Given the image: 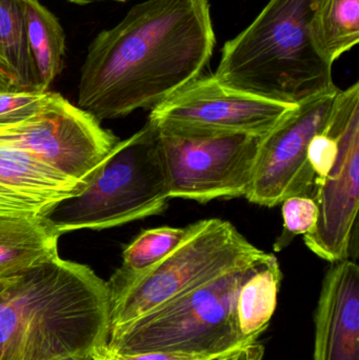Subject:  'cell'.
Returning a JSON list of instances; mask_svg holds the SVG:
<instances>
[{"label": "cell", "mask_w": 359, "mask_h": 360, "mask_svg": "<svg viewBox=\"0 0 359 360\" xmlns=\"http://www.w3.org/2000/svg\"><path fill=\"white\" fill-rule=\"evenodd\" d=\"M216 36L209 0H145L91 42L77 107L99 122L153 109L202 75Z\"/></svg>", "instance_id": "cell-1"}, {"label": "cell", "mask_w": 359, "mask_h": 360, "mask_svg": "<svg viewBox=\"0 0 359 360\" xmlns=\"http://www.w3.org/2000/svg\"><path fill=\"white\" fill-rule=\"evenodd\" d=\"M107 281L60 256L14 277L0 293V360H60L107 345Z\"/></svg>", "instance_id": "cell-2"}, {"label": "cell", "mask_w": 359, "mask_h": 360, "mask_svg": "<svg viewBox=\"0 0 359 360\" xmlns=\"http://www.w3.org/2000/svg\"><path fill=\"white\" fill-rule=\"evenodd\" d=\"M318 0H270L255 20L226 42L213 74L221 84L296 105L337 90L333 63L314 46L310 20Z\"/></svg>", "instance_id": "cell-3"}, {"label": "cell", "mask_w": 359, "mask_h": 360, "mask_svg": "<svg viewBox=\"0 0 359 360\" xmlns=\"http://www.w3.org/2000/svg\"><path fill=\"white\" fill-rule=\"evenodd\" d=\"M169 200L158 129L148 120L138 132L116 143L81 192L57 201L41 216L61 236L158 215Z\"/></svg>", "instance_id": "cell-4"}, {"label": "cell", "mask_w": 359, "mask_h": 360, "mask_svg": "<svg viewBox=\"0 0 359 360\" xmlns=\"http://www.w3.org/2000/svg\"><path fill=\"white\" fill-rule=\"evenodd\" d=\"M265 262L223 273L185 292L110 332L107 346L122 354L253 353L259 338H244L240 333L236 302L244 281Z\"/></svg>", "instance_id": "cell-5"}, {"label": "cell", "mask_w": 359, "mask_h": 360, "mask_svg": "<svg viewBox=\"0 0 359 360\" xmlns=\"http://www.w3.org/2000/svg\"><path fill=\"white\" fill-rule=\"evenodd\" d=\"M271 256L227 220L210 218L192 224L187 239L162 262L136 274L117 269L107 281L110 332L223 273L261 264Z\"/></svg>", "instance_id": "cell-6"}, {"label": "cell", "mask_w": 359, "mask_h": 360, "mask_svg": "<svg viewBox=\"0 0 359 360\" xmlns=\"http://www.w3.org/2000/svg\"><path fill=\"white\" fill-rule=\"evenodd\" d=\"M155 124L169 198L246 197L265 135Z\"/></svg>", "instance_id": "cell-7"}, {"label": "cell", "mask_w": 359, "mask_h": 360, "mask_svg": "<svg viewBox=\"0 0 359 360\" xmlns=\"http://www.w3.org/2000/svg\"><path fill=\"white\" fill-rule=\"evenodd\" d=\"M118 141L98 120L54 92L31 117L0 127V146L29 152L84 184Z\"/></svg>", "instance_id": "cell-8"}, {"label": "cell", "mask_w": 359, "mask_h": 360, "mask_svg": "<svg viewBox=\"0 0 359 360\" xmlns=\"http://www.w3.org/2000/svg\"><path fill=\"white\" fill-rule=\"evenodd\" d=\"M339 154L332 170L316 184L318 221L303 235L306 245L334 264L352 259L359 205V82L339 90L331 120Z\"/></svg>", "instance_id": "cell-9"}, {"label": "cell", "mask_w": 359, "mask_h": 360, "mask_svg": "<svg viewBox=\"0 0 359 360\" xmlns=\"http://www.w3.org/2000/svg\"><path fill=\"white\" fill-rule=\"evenodd\" d=\"M339 91L295 105L263 136L244 198L268 207L289 197L314 198L316 177L308 162V148L316 134L328 129Z\"/></svg>", "instance_id": "cell-10"}, {"label": "cell", "mask_w": 359, "mask_h": 360, "mask_svg": "<svg viewBox=\"0 0 359 360\" xmlns=\"http://www.w3.org/2000/svg\"><path fill=\"white\" fill-rule=\"evenodd\" d=\"M295 105L229 88L200 76L151 110L149 122L214 132L266 135Z\"/></svg>", "instance_id": "cell-11"}, {"label": "cell", "mask_w": 359, "mask_h": 360, "mask_svg": "<svg viewBox=\"0 0 359 360\" xmlns=\"http://www.w3.org/2000/svg\"><path fill=\"white\" fill-rule=\"evenodd\" d=\"M313 360H359V266L334 262L322 281L315 313Z\"/></svg>", "instance_id": "cell-12"}, {"label": "cell", "mask_w": 359, "mask_h": 360, "mask_svg": "<svg viewBox=\"0 0 359 360\" xmlns=\"http://www.w3.org/2000/svg\"><path fill=\"white\" fill-rule=\"evenodd\" d=\"M59 237L41 215L0 211V281L59 256Z\"/></svg>", "instance_id": "cell-13"}, {"label": "cell", "mask_w": 359, "mask_h": 360, "mask_svg": "<svg viewBox=\"0 0 359 360\" xmlns=\"http://www.w3.org/2000/svg\"><path fill=\"white\" fill-rule=\"evenodd\" d=\"M0 186L50 209L86 184L67 177L29 152L0 146Z\"/></svg>", "instance_id": "cell-14"}, {"label": "cell", "mask_w": 359, "mask_h": 360, "mask_svg": "<svg viewBox=\"0 0 359 360\" xmlns=\"http://www.w3.org/2000/svg\"><path fill=\"white\" fill-rule=\"evenodd\" d=\"M40 92L27 39L25 0H0V92Z\"/></svg>", "instance_id": "cell-15"}, {"label": "cell", "mask_w": 359, "mask_h": 360, "mask_svg": "<svg viewBox=\"0 0 359 360\" xmlns=\"http://www.w3.org/2000/svg\"><path fill=\"white\" fill-rule=\"evenodd\" d=\"M27 39L37 72L40 92H46L61 73L65 53V34L57 17L39 0H25Z\"/></svg>", "instance_id": "cell-16"}, {"label": "cell", "mask_w": 359, "mask_h": 360, "mask_svg": "<svg viewBox=\"0 0 359 360\" xmlns=\"http://www.w3.org/2000/svg\"><path fill=\"white\" fill-rule=\"evenodd\" d=\"M282 273L272 255L256 269L240 288L236 302V317L244 338H259L267 329L276 306Z\"/></svg>", "instance_id": "cell-17"}, {"label": "cell", "mask_w": 359, "mask_h": 360, "mask_svg": "<svg viewBox=\"0 0 359 360\" xmlns=\"http://www.w3.org/2000/svg\"><path fill=\"white\" fill-rule=\"evenodd\" d=\"M310 34L318 52L334 63L359 41V0H318Z\"/></svg>", "instance_id": "cell-18"}, {"label": "cell", "mask_w": 359, "mask_h": 360, "mask_svg": "<svg viewBox=\"0 0 359 360\" xmlns=\"http://www.w3.org/2000/svg\"><path fill=\"white\" fill-rule=\"evenodd\" d=\"M192 224L185 228L160 226L138 235L122 253V272L141 273L170 255L189 236Z\"/></svg>", "instance_id": "cell-19"}, {"label": "cell", "mask_w": 359, "mask_h": 360, "mask_svg": "<svg viewBox=\"0 0 359 360\" xmlns=\"http://www.w3.org/2000/svg\"><path fill=\"white\" fill-rule=\"evenodd\" d=\"M284 230L274 243V250L280 252L290 245L299 235L311 232L318 221V209L312 197L293 196L282 202Z\"/></svg>", "instance_id": "cell-20"}, {"label": "cell", "mask_w": 359, "mask_h": 360, "mask_svg": "<svg viewBox=\"0 0 359 360\" xmlns=\"http://www.w3.org/2000/svg\"><path fill=\"white\" fill-rule=\"evenodd\" d=\"M51 92H0V127L16 124L37 113Z\"/></svg>", "instance_id": "cell-21"}, {"label": "cell", "mask_w": 359, "mask_h": 360, "mask_svg": "<svg viewBox=\"0 0 359 360\" xmlns=\"http://www.w3.org/2000/svg\"><path fill=\"white\" fill-rule=\"evenodd\" d=\"M337 154L339 143L337 132L330 122L328 129L325 132L316 134L308 148V162L315 174V186L328 176L337 162Z\"/></svg>", "instance_id": "cell-22"}, {"label": "cell", "mask_w": 359, "mask_h": 360, "mask_svg": "<svg viewBox=\"0 0 359 360\" xmlns=\"http://www.w3.org/2000/svg\"><path fill=\"white\" fill-rule=\"evenodd\" d=\"M247 353V352H240ZM237 354V353H234ZM234 354H190V353L178 352H147L136 354H122L112 351L107 345L97 347L91 353L93 360H221Z\"/></svg>", "instance_id": "cell-23"}, {"label": "cell", "mask_w": 359, "mask_h": 360, "mask_svg": "<svg viewBox=\"0 0 359 360\" xmlns=\"http://www.w3.org/2000/svg\"><path fill=\"white\" fill-rule=\"evenodd\" d=\"M46 207L0 186V211L23 212L42 215Z\"/></svg>", "instance_id": "cell-24"}, {"label": "cell", "mask_w": 359, "mask_h": 360, "mask_svg": "<svg viewBox=\"0 0 359 360\" xmlns=\"http://www.w3.org/2000/svg\"><path fill=\"white\" fill-rule=\"evenodd\" d=\"M252 355V353H237V354L232 355V356L226 357L221 360H250L249 356Z\"/></svg>", "instance_id": "cell-25"}, {"label": "cell", "mask_w": 359, "mask_h": 360, "mask_svg": "<svg viewBox=\"0 0 359 360\" xmlns=\"http://www.w3.org/2000/svg\"><path fill=\"white\" fill-rule=\"evenodd\" d=\"M72 4H79V6H84V4H92V2L96 1H105V0H69ZM112 1H120L124 2L126 0H112Z\"/></svg>", "instance_id": "cell-26"}, {"label": "cell", "mask_w": 359, "mask_h": 360, "mask_svg": "<svg viewBox=\"0 0 359 360\" xmlns=\"http://www.w3.org/2000/svg\"><path fill=\"white\" fill-rule=\"evenodd\" d=\"M60 360H93L91 354H76Z\"/></svg>", "instance_id": "cell-27"}, {"label": "cell", "mask_w": 359, "mask_h": 360, "mask_svg": "<svg viewBox=\"0 0 359 360\" xmlns=\"http://www.w3.org/2000/svg\"><path fill=\"white\" fill-rule=\"evenodd\" d=\"M12 279H8V281H0V293L4 291V288L10 283V281H12Z\"/></svg>", "instance_id": "cell-28"}]
</instances>
